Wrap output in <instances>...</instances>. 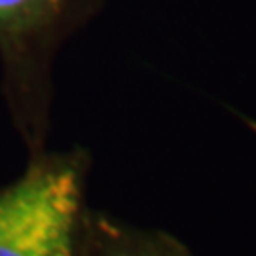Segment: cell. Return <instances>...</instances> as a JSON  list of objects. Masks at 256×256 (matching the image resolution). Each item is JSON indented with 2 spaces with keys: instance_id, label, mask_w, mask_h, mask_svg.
I'll return each mask as SVG.
<instances>
[{
  "instance_id": "6da1fadb",
  "label": "cell",
  "mask_w": 256,
  "mask_h": 256,
  "mask_svg": "<svg viewBox=\"0 0 256 256\" xmlns=\"http://www.w3.org/2000/svg\"><path fill=\"white\" fill-rule=\"evenodd\" d=\"M101 6L102 0H0L2 90L28 154L46 150L55 50Z\"/></svg>"
},
{
  "instance_id": "7a4b0ae2",
  "label": "cell",
  "mask_w": 256,
  "mask_h": 256,
  "mask_svg": "<svg viewBox=\"0 0 256 256\" xmlns=\"http://www.w3.org/2000/svg\"><path fill=\"white\" fill-rule=\"evenodd\" d=\"M90 154L36 152L0 188V256H82Z\"/></svg>"
},
{
  "instance_id": "3957f363",
  "label": "cell",
  "mask_w": 256,
  "mask_h": 256,
  "mask_svg": "<svg viewBox=\"0 0 256 256\" xmlns=\"http://www.w3.org/2000/svg\"><path fill=\"white\" fill-rule=\"evenodd\" d=\"M82 256H192V252L167 232L138 228L106 212L88 209Z\"/></svg>"
},
{
  "instance_id": "277c9868",
  "label": "cell",
  "mask_w": 256,
  "mask_h": 256,
  "mask_svg": "<svg viewBox=\"0 0 256 256\" xmlns=\"http://www.w3.org/2000/svg\"><path fill=\"white\" fill-rule=\"evenodd\" d=\"M247 126H248V128H250V129H252V131H254V133H256V122H252V120L248 122V120H247Z\"/></svg>"
}]
</instances>
